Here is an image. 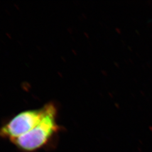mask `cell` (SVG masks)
<instances>
[{
    "label": "cell",
    "instance_id": "obj_1",
    "mask_svg": "<svg viewBox=\"0 0 152 152\" xmlns=\"http://www.w3.org/2000/svg\"><path fill=\"white\" fill-rule=\"evenodd\" d=\"M56 114L54 104H46V113L38 125L27 134L12 139L11 142L24 152H35L48 146L60 131Z\"/></svg>",
    "mask_w": 152,
    "mask_h": 152
},
{
    "label": "cell",
    "instance_id": "obj_2",
    "mask_svg": "<svg viewBox=\"0 0 152 152\" xmlns=\"http://www.w3.org/2000/svg\"><path fill=\"white\" fill-rule=\"evenodd\" d=\"M46 112L45 105L41 109L19 113L0 127V137L11 140L27 134L40 122Z\"/></svg>",
    "mask_w": 152,
    "mask_h": 152
}]
</instances>
